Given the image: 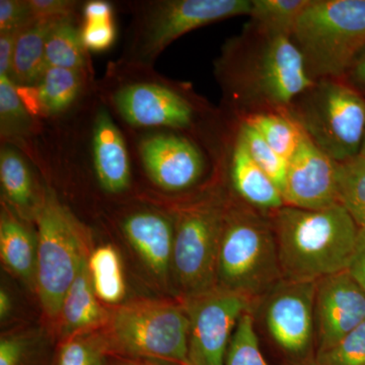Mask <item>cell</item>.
Segmentation results:
<instances>
[{"mask_svg":"<svg viewBox=\"0 0 365 365\" xmlns=\"http://www.w3.org/2000/svg\"><path fill=\"white\" fill-rule=\"evenodd\" d=\"M215 76L241 118L288 111L314 83L292 36L252 23L225 45L215 62Z\"/></svg>","mask_w":365,"mask_h":365,"instance_id":"1","label":"cell"},{"mask_svg":"<svg viewBox=\"0 0 365 365\" xmlns=\"http://www.w3.org/2000/svg\"><path fill=\"white\" fill-rule=\"evenodd\" d=\"M270 218L283 279L318 281L349 268L360 228L339 203L322 209L284 205Z\"/></svg>","mask_w":365,"mask_h":365,"instance_id":"2","label":"cell"},{"mask_svg":"<svg viewBox=\"0 0 365 365\" xmlns=\"http://www.w3.org/2000/svg\"><path fill=\"white\" fill-rule=\"evenodd\" d=\"M36 165L57 160L86 163L103 193L126 194L132 186L131 150L126 134L108 106L93 91L71 116L51 124Z\"/></svg>","mask_w":365,"mask_h":365,"instance_id":"3","label":"cell"},{"mask_svg":"<svg viewBox=\"0 0 365 365\" xmlns=\"http://www.w3.org/2000/svg\"><path fill=\"white\" fill-rule=\"evenodd\" d=\"M96 93L127 132L195 130L202 103L182 85L160 76L153 67L112 61ZM193 138V137H192Z\"/></svg>","mask_w":365,"mask_h":365,"instance_id":"4","label":"cell"},{"mask_svg":"<svg viewBox=\"0 0 365 365\" xmlns=\"http://www.w3.org/2000/svg\"><path fill=\"white\" fill-rule=\"evenodd\" d=\"M283 279L270 215L228 195L216 265V287L258 306Z\"/></svg>","mask_w":365,"mask_h":365,"instance_id":"5","label":"cell"},{"mask_svg":"<svg viewBox=\"0 0 365 365\" xmlns=\"http://www.w3.org/2000/svg\"><path fill=\"white\" fill-rule=\"evenodd\" d=\"M188 314L181 299H135L110 307L100 331L108 354L163 365H190Z\"/></svg>","mask_w":365,"mask_h":365,"instance_id":"6","label":"cell"},{"mask_svg":"<svg viewBox=\"0 0 365 365\" xmlns=\"http://www.w3.org/2000/svg\"><path fill=\"white\" fill-rule=\"evenodd\" d=\"M34 223L38 241L36 294L53 336L64 297L93 252L91 235L50 187H46Z\"/></svg>","mask_w":365,"mask_h":365,"instance_id":"7","label":"cell"},{"mask_svg":"<svg viewBox=\"0 0 365 365\" xmlns=\"http://www.w3.org/2000/svg\"><path fill=\"white\" fill-rule=\"evenodd\" d=\"M228 194L207 189L163 204L174 220L172 280L179 299L216 287V265Z\"/></svg>","mask_w":365,"mask_h":365,"instance_id":"8","label":"cell"},{"mask_svg":"<svg viewBox=\"0 0 365 365\" xmlns=\"http://www.w3.org/2000/svg\"><path fill=\"white\" fill-rule=\"evenodd\" d=\"M132 20L118 61L153 67L163 50L185 34L249 16L252 0H136L124 2Z\"/></svg>","mask_w":365,"mask_h":365,"instance_id":"9","label":"cell"},{"mask_svg":"<svg viewBox=\"0 0 365 365\" xmlns=\"http://www.w3.org/2000/svg\"><path fill=\"white\" fill-rule=\"evenodd\" d=\"M292 38L314 81L344 78L365 45V0H311Z\"/></svg>","mask_w":365,"mask_h":365,"instance_id":"10","label":"cell"},{"mask_svg":"<svg viewBox=\"0 0 365 365\" xmlns=\"http://www.w3.org/2000/svg\"><path fill=\"white\" fill-rule=\"evenodd\" d=\"M288 113L334 162L360 155L365 137V97L344 79L314 81Z\"/></svg>","mask_w":365,"mask_h":365,"instance_id":"11","label":"cell"},{"mask_svg":"<svg viewBox=\"0 0 365 365\" xmlns=\"http://www.w3.org/2000/svg\"><path fill=\"white\" fill-rule=\"evenodd\" d=\"M144 174L165 194H185L196 188L207 170L200 145L174 131L128 132Z\"/></svg>","mask_w":365,"mask_h":365,"instance_id":"12","label":"cell"},{"mask_svg":"<svg viewBox=\"0 0 365 365\" xmlns=\"http://www.w3.org/2000/svg\"><path fill=\"white\" fill-rule=\"evenodd\" d=\"M182 302L190 322V365L225 364L235 327L242 314L256 306L218 287Z\"/></svg>","mask_w":365,"mask_h":365,"instance_id":"13","label":"cell"},{"mask_svg":"<svg viewBox=\"0 0 365 365\" xmlns=\"http://www.w3.org/2000/svg\"><path fill=\"white\" fill-rule=\"evenodd\" d=\"M317 281L282 279L259 304L269 337L292 359H307L316 348Z\"/></svg>","mask_w":365,"mask_h":365,"instance_id":"14","label":"cell"},{"mask_svg":"<svg viewBox=\"0 0 365 365\" xmlns=\"http://www.w3.org/2000/svg\"><path fill=\"white\" fill-rule=\"evenodd\" d=\"M365 323V292L348 270L317 281L316 355L330 349Z\"/></svg>","mask_w":365,"mask_h":365,"instance_id":"15","label":"cell"},{"mask_svg":"<svg viewBox=\"0 0 365 365\" xmlns=\"http://www.w3.org/2000/svg\"><path fill=\"white\" fill-rule=\"evenodd\" d=\"M282 195L285 205L302 209H322L338 203L336 162L306 133L288 160Z\"/></svg>","mask_w":365,"mask_h":365,"instance_id":"16","label":"cell"},{"mask_svg":"<svg viewBox=\"0 0 365 365\" xmlns=\"http://www.w3.org/2000/svg\"><path fill=\"white\" fill-rule=\"evenodd\" d=\"M125 239L148 272L163 284L172 280L174 220L168 209H137L121 220Z\"/></svg>","mask_w":365,"mask_h":365,"instance_id":"17","label":"cell"},{"mask_svg":"<svg viewBox=\"0 0 365 365\" xmlns=\"http://www.w3.org/2000/svg\"><path fill=\"white\" fill-rule=\"evenodd\" d=\"M96 83L95 76L86 72L46 67L34 86L38 120L54 124L71 116L95 91Z\"/></svg>","mask_w":365,"mask_h":365,"instance_id":"18","label":"cell"},{"mask_svg":"<svg viewBox=\"0 0 365 365\" xmlns=\"http://www.w3.org/2000/svg\"><path fill=\"white\" fill-rule=\"evenodd\" d=\"M109 317L110 307L98 299L86 263L64 297L53 337L58 342L73 336L98 332L104 328Z\"/></svg>","mask_w":365,"mask_h":365,"instance_id":"19","label":"cell"},{"mask_svg":"<svg viewBox=\"0 0 365 365\" xmlns=\"http://www.w3.org/2000/svg\"><path fill=\"white\" fill-rule=\"evenodd\" d=\"M228 155V177L232 195L261 212L271 215L285 205L282 193L270 177L254 162L239 135Z\"/></svg>","mask_w":365,"mask_h":365,"instance_id":"20","label":"cell"},{"mask_svg":"<svg viewBox=\"0 0 365 365\" xmlns=\"http://www.w3.org/2000/svg\"><path fill=\"white\" fill-rule=\"evenodd\" d=\"M30 160L11 144H1L0 184L2 202L7 204L26 222H35L46 187L39 186Z\"/></svg>","mask_w":365,"mask_h":365,"instance_id":"21","label":"cell"},{"mask_svg":"<svg viewBox=\"0 0 365 365\" xmlns=\"http://www.w3.org/2000/svg\"><path fill=\"white\" fill-rule=\"evenodd\" d=\"M30 222L1 201L0 213V259L6 267L31 292L37 287V232Z\"/></svg>","mask_w":365,"mask_h":365,"instance_id":"22","label":"cell"},{"mask_svg":"<svg viewBox=\"0 0 365 365\" xmlns=\"http://www.w3.org/2000/svg\"><path fill=\"white\" fill-rule=\"evenodd\" d=\"M44 124L29 112L9 76H0V134L1 144H11L34 163L38 137Z\"/></svg>","mask_w":365,"mask_h":365,"instance_id":"23","label":"cell"},{"mask_svg":"<svg viewBox=\"0 0 365 365\" xmlns=\"http://www.w3.org/2000/svg\"><path fill=\"white\" fill-rule=\"evenodd\" d=\"M66 18L35 19L19 31L9 76L16 88H33L37 85L46 68L48 37L55 26Z\"/></svg>","mask_w":365,"mask_h":365,"instance_id":"24","label":"cell"},{"mask_svg":"<svg viewBox=\"0 0 365 365\" xmlns=\"http://www.w3.org/2000/svg\"><path fill=\"white\" fill-rule=\"evenodd\" d=\"M81 38V11L55 26L45 49L46 67L71 69L93 76L90 54Z\"/></svg>","mask_w":365,"mask_h":365,"instance_id":"25","label":"cell"},{"mask_svg":"<svg viewBox=\"0 0 365 365\" xmlns=\"http://www.w3.org/2000/svg\"><path fill=\"white\" fill-rule=\"evenodd\" d=\"M55 340L48 330L19 329L2 334L0 365H52Z\"/></svg>","mask_w":365,"mask_h":365,"instance_id":"26","label":"cell"},{"mask_svg":"<svg viewBox=\"0 0 365 365\" xmlns=\"http://www.w3.org/2000/svg\"><path fill=\"white\" fill-rule=\"evenodd\" d=\"M88 272L98 299L107 307L125 302V282L121 257L117 249L107 244L93 249L88 261Z\"/></svg>","mask_w":365,"mask_h":365,"instance_id":"27","label":"cell"},{"mask_svg":"<svg viewBox=\"0 0 365 365\" xmlns=\"http://www.w3.org/2000/svg\"><path fill=\"white\" fill-rule=\"evenodd\" d=\"M241 120L258 132L287 162L294 155L304 134L288 111L256 113Z\"/></svg>","mask_w":365,"mask_h":365,"instance_id":"28","label":"cell"},{"mask_svg":"<svg viewBox=\"0 0 365 365\" xmlns=\"http://www.w3.org/2000/svg\"><path fill=\"white\" fill-rule=\"evenodd\" d=\"M337 201L360 230H365V157L336 163Z\"/></svg>","mask_w":365,"mask_h":365,"instance_id":"29","label":"cell"},{"mask_svg":"<svg viewBox=\"0 0 365 365\" xmlns=\"http://www.w3.org/2000/svg\"><path fill=\"white\" fill-rule=\"evenodd\" d=\"M81 38L88 52L108 51L117 38L114 4L90 0L81 7Z\"/></svg>","mask_w":365,"mask_h":365,"instance_id":"30","label":"cell"},{"mask_svg":"<svg viewBox=\"0 0 365 365\" xmlns=\"http://www.w3.org/2000/svg\"><path fill=\"white\" fill-rule=\"evenodd\" d=\"M311 0H252L251 23L264 30L292 36Z\"/></svg>","mask_w":365,"mask_h":365,"instance_id":"31","label":"cell"},{"mask_svg":"<svg viewBox=\"0 0 365 365\" xmlns=\"http://www.w3.org/2000/svg\"><path fill=\"white\" fill-rule=\"evenodd\" d=\"M107 354L104 339L98 331L56 342L52 365H106Z\"/></svg>","mask_w":365,"mask_h":365,"instance_id":"32","label":"cell"},{"mask_svg":"<svg viewBox=\"0 0 365 365\" xmlns=\"http://www.w3.org/2000/svg\"><path fill=\"white\" fill-rule=\"evenodd\" d=\"M254 314L249 309L240 319L223 365H270L262 353Z\"/></svg>","mask_w":365,"mask_h":365,"instance_id":"33","label":"cell"},{"mask_svg":"<svg viewBox=\"0 0 365 365\" xmlns=\"http://www.w3.org/2000/svg\"><path fill=\"white\" fill-rule=\"evenodd\" d=\"M237 134L241 137L254 162L272 179L282 193L287 178V160L278 155L258 132L242 120Z\"/></svg>","mask_w":365,"mask_h":365,"instance_id":"34","label":"cell"},{"mask_svg":"<svg viewBox=\"0 0 365 365\" xmlns=\"http://www.w3.org/2000/svg\"><path fill=\"white\" fill-rule=\"evenodd\" d=\"M314 365H365V323L314 357Z\"/></svg>","mask_w":365,"mask_h":365,"instance_id":"35","label":"cell"},{"mask_svg":"<svg viewBox=\"0 0 365 365\" xmlns=\"http://www.w3.org/2000/svg\"><path fill=\"white\" fill-rule=\"evenodd\" d=\"M33 20L28 0L0 1V34L19 32Z\"/></svg>","mask_w":365,"mask_h":365,"instance_id":"36","label":"cell"},{"mask_svg":"<svg viewBox=\"0 0 365 365\" xmlns=\"http://www.w3.org/2000/svg\"><path fill=\"white\" fill-rule=\"evenodd\" d=\"M33 19L66 18L81 11L83 2L76 0H28Z\"/></svg>","mask_w":365,"mask_h":365,"instance_id":"37","label":"cell"},{"mask_svg":"<svg viewBox=\"0 0 365 365\" xmlns=\"http://www.w3.org/2000/svg\"><path fill=\"white\" fill-rule=\"evenodd\" d=\"M343 79L365 97V45L353 60Z\"/></svg>","mask_w":365,"mask_h":365,"instance_id":"38","label":"cell"},{"mask_svg":"<svg viewBox=\"0 0 365 365\" xmlns=\"http://www.w3.org/2000/svg\"><path fill=\"white\" fill-rule=\"evenodd\" d=\"M348 272L365 292V230H359V242L353 255Z\"/></svg>","mask_w":365,"mask_h":365,"instance_id":"39","label":"cell"},{"mask_svg":"<svg viewBox=\"0 0 365 365\" xmlns=\"http://www.w3.org/2000/svg\"><path fill=\"white\" fill-rule=\"evenodd\" d=\"M18 33L0 34V76H11L14 45Z\"/></svg>","mask_w":365,"mask_h":365,"instance_id":"40","label":"cell"},{"mask_svg":"<svg viewBox=\"0 0 365 365\" xmlns=\"http://www.w3.org/2000/svg\"><path fill=\"white\" fill-rule=\"evenodd\" d=\"M14 302L11 294L7 292L6 288L1 287L0 289V321L4 323L13 316Z\"/></svg>","mask_w":365,"mask_h":365,"instance_id":"41","label":"cell"},{"mask_svg":"<svg viewBox=\"0 0 365 365\" xmlns=\"http://www.w3.org/2000/svg\"><path fill=\"white\" fill-rule=\"evenodd\" d=\"M106 365H163L155 362L144 361V360L127 359L119 355L107 354Z\"/></svg>","mask_w":365,"mask_h":365,"instance_id":"42","label":"cell"},{"mask_svg":"<svg viewBox=\"0 0 365 365\" xmlns=\"http://www.w3.org/2000/svg\"><path fill=\"white\" fill-rule=\"evenodd\" d=\"M360 155H364V157H365V137H364V145H362L361 151H360Z\"/></svg>","mask_w":365,"mask_h":365,"instance_id":"43","label":"cell"}]
</instances>
